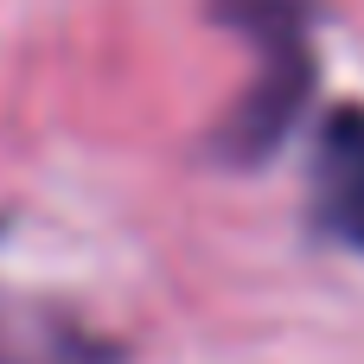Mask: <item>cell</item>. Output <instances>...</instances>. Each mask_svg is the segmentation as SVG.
Returning a JSON list of instances; mask_svg holds the SVG:
<instances>
[{
	"instance_id": "6da1fadb",
	"label": "cell",
	"mask_w": 364,
	"mask_h": 364,
	"mask_svg": "<svg viewBox=\"0 0 364 364\" xmlns=\"http://www.w3.org/2000/svg\"><path fill=\"white\" fill-rule=\"evenodd\" d=\"M211 19L256 45V77L243 102L218 122V154L230 166H256L294 134V122L314 102V0H211Z\"/></svg>"
},
{
	"instance_id": "7a4b0ae2",
	"label": "cell",
	"mask_w": 364,
	"mask_h": 364,
	"mask_svg": "<svg viewBox=\"0 0 364 364\" xmlns=\"http://www.w3.org/2000/svg\"><path fill=\"white\" fill-rule=\"evenodd\" d=\"M307 211L326 243L364 256V102L326 109L307 173Z\"/></svg>"
},
{
	"instance_id": "3957f363",
	"label": "cell",
	"mask_w": 364,
	"mask_h": 364,
	"mask_svg": "<svg viewBox=\"0 0 364 364\" xmlns=\"http://www.w3.org/2000/svg\"><path fill=\"white\" fill-rule=\"evenodd\" d=\"M122 346L96 339L90 326L45 314V307H13L0 301V364H115Z\"/></svg>"
}]
</instances>
